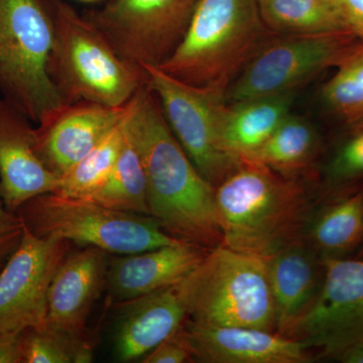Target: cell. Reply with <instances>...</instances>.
Returning a JSON list of instances; mask_svg holds the SVG:
<instances>
[{
    "label": "cell",
    "mask_w": 363,
    "mask_h": 363,
    "mask_svg": "<svg viewBox=\"0 0 363 363\" xmlns=\"http://www.w3.org/2000/svg\"><path fill=\"white\" fill-rule=\"evenodd\" d=\"M321 290L286 332L321 357L335 358L363 343V259L326 257Z\"/></svg>",
    "instance_id": "11"
},
{
    "label": "cell",
    "mask_w": 363,
    "mask_h": 363,
    "mask_svg": "<svg viewBox=\"0 0 363 363\" xmlns=\"http://www.w3.org/2000/svg\"><path fill=\"white\" fill-rule=\"evenodd\" d=\"M215 206L222 245L267 259L302 238L314 204L297 178L241 162L215 188Z\"/></svg>",
    "instance_id": "2"
},
{
    "label": "cell",
    "mask_w": 363,
    "mask_h": 363,
    "mask_svg": "<svg viewBox=\"0 0 363 363\" xmlns=\"http://www.w3.org/2000/svg\"><path fill=\"white\" fill-rule=\"evenodd\" d=\"M21 351L23 363H86L92 359V348L83 336L48 326L23 332Z\"/></svg>",
    "instance_id": "27"
},
{
    "label": "cell",
    "mask_w": 363,
    "mask_h": 363,
    "mask_svg": "<svg viewBox=\"0 0 363 363\" xmlns=\"http://www.w3.org/2000/svg\"><path fill=\"white\" fill-rule=\"evenodd\" d=\"M332 185L345 186L363 176V128L339 147L327 171Z\"/></svg>",
    "instance_id": "28"
},
{
    "label": "cell",
    "mask_w": 363,
    "mask_h": 363,
    "mask_svg": "<svg viewBox=\"0 0 363 363\" xmlns=\"http://www.w3.org/2000/svg\"><path fill=\"white\" fill-rule=\"evenodd\" d=\"M327 105L348 123L363 121V44L355 45L323 88Z\"/></svg>",
    "instance_id": "26"
},
{
    "label": "cell",
    "mask_w": 363,
    "mask_h": 363,
    "mask_svg": "<svg viewBox=\"0 0 363 363\" xmlns=\"http://www.w3.org/2000/svg\"><path fill=\"white\" fill-rule=\"evenodd\" d=\"M69 241L39 236L28 226L0 272V335L47 326L52 279L68 255Z\"/></svg>",
    "instance_id": "12"
},
{
    "label": "cell",
    "mask_w": 363,
    "mask_h": 363,
    "mask_svg": "<svg viewBox=\"0 0 363 363\" xmlns=\"http://www.w3.org/2000/svg\"><path fill=\"white\" fill-rule=\"evenodd\" d=\"M176 288L187 319L194 323L276 332L266 259L221 243Z\"/></svg>",
    "instance_id": "3"
},
{
    "label": "cell",
    "mask_w": 363,
    "mask_h": 363,
    "mask_svg": "<svg viewBox=\"0 0 363 363\" xmlns=\"http://www.w3.org/2000/svg\"><path fill=\"white\" fill-rule=\"evenodd\" d=\"M293 101L290 92L227 106L221 128L224 150L236 161L247 160L290 116Z\"/></svg>",
    "instance_id": "21"
},
{
    "label": "cell",
    "mask_w": 363,
    "mask_h": 363,
    "mask_svg": "<svg viewBox=\"0 0 363 363\" xmlns=\"http://www.w3.org/2000/svg\"><path fill=\"white\" fill-rule=\"evenodd\" d=\"M107 252L85 247L67 255L60 264L48 295L47 326L83 336L88 315L106 283Z\"/></svg>",
    "instance_id": "16"
},
{
    "label": "cell",
    "mask_w": 363,
    "mask_h": 363,
    "mask_svg": "<svg viewBox=\"0 0 363 363\" xmlns=\"http://www.w3.org/2000/svg\"><path fill=\"white\" fill-rule=\"evenodd\" d=\"M177 335L193 360L206 363H309L315 355L300 341L250 327L205 326L186 320Z\"/></svg>",
    "instance_id": "13"
},
{
    "label": "cell",
    "mask_w": 363,
    "mask_h": 363,
    "mask_svg": "<svg viewBox=\"0 0 363 363\" xmlns=\"http://www.w3.org/2000/svg\"><path fill=\"white\" fill-rule=\"evenodd\" d=\"M25 222L7 209L0 192V257L20 242Z\"/></svg>",
    "instance_id": "30"
},
{
    "label": "cell",
    "mask_w": 363,
    "mask_h": 363,
    "mask_svg": "<svg viewBox=\"0 0 363 363\" xmlns=\"http://www.w3.org/2000/svg\"><path fill=\"white\" fill-rule=\"evenodd\" d=\"M125 111L126 105L111 107L85 101L63 105L35 128L40 159L61 177L121 123Z\"/></svg>",
    "instance_id": "15"
},
{
    "label": "cell",
    "mask_w": 363,
    "mask_h": 363,
    "mask_svg": "<svg viewBox=\"0 0 363 363\" xmlns=\"http://www.w3.org/2000/svg\"><path fill=\"white\" fill-rule=\"evenodd\" d=\"M199 0H112L91 21L133 65L161 66L185 35Z\"/></svg>",
    "instance_id": "9"
},
{
    "label": "cell",
    "mask_w": 363,
    "mask_h": 363,
    "mask_svg": "<svg viewBox=\"0 0 363 363\" xmlns=\"http://www.w3.org/2000/svg\"><path fill=\"white\" fill-rule=\"evenodd\" d=\"M276 312V333L286 332L311 308L324 279L323 259L304 236L267 259Z\"/></svg>",
    "instance_id": "18"
},
{
    "label": "cell",
    "mask_w": 363,
    "mask_h": 363,
    "mask_svg": "<svg viewBox=\"0 0 363 363\" xmlns=\"http://www.w3.org/2000/svg\"><path fill=\"white\" fill-rule=\"evenodd\" d=\"M337 359L345 363H363V343L348 348Z\"/></svg>",
    "instance_id": "33"
},
{
    "label": "cell",
    "mask_w": 363,
    "mask_h": 363,
    "mask_svg": "<svg viewBox=\"0 0 363 363\" xmlns=\"http://www.w3.org/2000/svg\"><path fill=\"white\" fill-rule=\"evenodd\" d=\"M30 121L9 100L0 99V192L11 212L60 187V177L40 159Z\"/></svg>",
    "instance_id": "14"
},
{
    "label": "cell",
    "mask_w": 363,
    "mask_h": 363,
    "mask_svg": "<svg viewBox=\"0 0 363 363\" xmlns=\"http://www.w3.org/2000/svg\"><path fill=\"white\" fill-rule=\"evenodd\" d=\"M84 200L111 209L150 216L145 169L125 131L123 150L111 175Z\"/></svg>",
    "instance_id": "24"
},
{
    "label": "cell",
    "mask_w": 363,
    "mask_h": 363,
    "mask_svg": "<svg viewBox=\"0 0 363 363\" xmlns=\"http://www.w3.org/2000/svg\"><path fill=\"white\" fill-rule=\"evenodd\" d=\"M357 259H363V245L360 247L359 250L357 252Z\"/></svg>",
    "instance_id": "34"
},
{
    "label": "cell",
    "mask_w": 363,
    "mask_h": 363,
    "mask_svg": "<svg viewBox=\"0 0 363 363\" xmlns=\"http://www.w3.org/2000/svg\"><path fill=\"white\" fill-rule=\"evenodd\" d=\"M211 248L180 240L145 252L116 257L109 262L106 284L112 297L133 300L178 285Z\"/></svg>",
    "instance_id": "17"
},
{
    "label": "cell",
    "mask_w": 363,
    "mask_h": 363,
    "mask_svg": "<svg viewBox=\"0 0 363 363\" xmlns=\"http://www.w3.org/2000/svg\"><path fill=\"white\" fill-rule=\"evenodd\" d=\"M23 206L21 219L37 235L55 236L111 255L145 252L181 240L149 215L111 209L56 193L38 196Z\"/></svg>",
    "instance_id": "7"
},
{
    "label": "cell",
    "mask_w": 363,
    "mask_h": 363,
    "mask_svg": "<svg viewBox=\"0 0 363 363\" xmlns=\"http://www.w3.org/2000/svg\"><path fill=\"white\" fill-rule=\"evenodd\" d=\"M143 69L145 85L156 95L177 140L198 171L216 188L240 164L222 145L227 90L188 84L160 67Z\"/></svg>",
    "instance_id": "8"
},
{
    "label": "cell",
    "mask_w": 363,
    "mask_h": 363,
    "mask_svg": "<svg viewBox=\"0 0 363 363\" xmlns=\"http://www.w3.org/2000/svg\"><path fill=\"white\" fill-rule=\"evenodd\" d=\"M21 334L0 335V363L23 362L21 351Z\"/></svg>",
    "instance_id": "32"
},
{
    "label": "cell",
    "mask_w": 363,
    "mask_h": 363,
    "mask_svg": "<svg viewBox=\"0 0 363 363\" xmlns=\"http://www.w3.org/2000/svg\"><path fill=\"white\" fill-rule=\"evenodd\" d=\"M123 126L142 160L150 216L178 240L221 245L215 187L191 161L147 85L126 104Z\"/></svg>",
    "instance_id": "1"
},
{
    "label": "cell",
    "mask_w": 363,
    "mask_h": 363,
    "mask_svg": "<svg viewBox=\"0 0 363 363\" xmlns=\"http://www.w3.org/2000/svg\"><path fill=\"white\" fill-rule=\"evenodd\" d=\"M351 33H302L274 40L257 52L226 99L240 104L255 98L293 92L320 72L338 66L354 47Z\"/></svg>",
    "instance_id": "10"
},
{
    "label": "cell",
    "mask_w": 363,
    "mask_h": 363,
    "mask_svg": "<svg viewBox=\"0 0 363 363\" xmlns=\"http://www.w3.org/2000/svg\"><path fill=\"white\" fill-rule=\"evenodd\" d=\"M59 0H0V90L39 124L67 104L49 73Z\"/></svg>",
    "instance_id": "6"
},
{
    "label": "cell",
    "mask_w": 363,
    "mask_h": 363,
    "mask_svg": "<svg viewBox=\"0 0 363 363\" xmlns=\"http://www.w3.org/2000/svg\"><path fill=\"white\" fill-rule=\"evenodd\" d=\"M303 236L322 259L357 252L363 245V185L347 186L314 204Z\"/></svg>",
    "instance_id": "20"
},
{
    "label": "cell",
    "mask_w": 363,
    "mask_h": 363,
    "mask_svg": "<svg viewBox=\"0 0 363 363\" xmlns=\"http://www.w3.org/2000/svg\"><path fill=\"white\" fill-rule=\"evenodd\" d=\"M124 143L123 121L96 147L60 177L56 194L84 199L111 175Z\"/></svg>",
    "instance_id": "25"
},
{
    "label": "cell",
    "mask_w": 363,
    "mask_h": 363,
    "mask_svg": "<svg viewBox=\"0 0 363 363\" xmlns=\"http://www.w3.org/2000/svg\"><path fill=\"white\" fill-rule=\"evenodd\" d=\"M318 143L316 131L311 124L290 114L271 138L242 162L264 164L281 175L296 178L312 164Z\"/></svg>",
    "instance_id": "23"
},
{
    "label": "cell",
    "mask_w": 363,
    "mask_h": 363,
    "mask_svg": "<svg viewBox=\"0 0 363 363\" xmlns=\"http://www.w3.org/2000/svg\"><path fill=\"white\" fill-rule=\"evenodd\" d=\"M264 25L257 0H199L180 44L159 67L188 84L227 90Z\"/></svg>",
    "instance_id": "5"
},
{
    "label": "cell",
    "mask_w": 363,
    "mask_h": 363,
    "mask_svg": "<svg viewBox=\"0 0 363 363\" xmlns=\"http://www.w3.org/2000/svg\"><path fill=\"white\" fill-rule=\"evenodd\" d=\"M348 30L363 42V0H335Z\"/></svg>",
    "instance_id": "31"
},
{
    "label": "cell",
    "mask_w": 363,
    "mask_h": 363,
    "mask_svg": "<svg viewBox=\"0 0 363 363\" xmlns=\"http://www.w3.org/2000/svg\"><path fill=\"white\" fill-rule=\"evenodd\" d=\"M194 362L185 344L182 342L177 333L162 341L157 347L145 355V363H184Z\"/></svg>",
    "instance_id": "29"
},
{
    "label": "cell",
    "mask_w": 363,
    "mask_h": 363,
    "mask_svg": "<svg viewBox=\"0 0 363 363\" xmlns=\"http://www.w3.org/2000/svg\"><path fill=\"white\" fill-rule=\"evenodd\" d=\"M123 303L114 336V353L121 362L145 357L187 320L176 286Z\"/></svg>",
    "instance_id": "19"
},
{
    "label": "cell",
    "mask_w": 363,
    "mask_h": 363,
    "mask_svg": "<svg viewBox=\"0 0 363 363\" xmlns=\"http://www.w3.org/2000/svg\"><path fill=\"white\" fill-rule=\"evenodd\" d=\"M260 18L276 32L350 33L335 0H257Z\"/></svg>",
    "instance_id": "22"
},
{
    "label": "cell",
    "mask_w": 363,
    "mask_h": 363,
    "mask_svg": "<svg viewBox=\"0 0 363 363\" xmlns=\"http://www.w3.org/2000/svg\"><path fill=\"white\" fill-rule=\"evenodd\" d=\"M49 73L67 104L123 107L145 85L143 69L121 58L96 26L63 0L57 4Z\"/></svg>",
    "instance_id": "4"
},
{
    "label": "cell",
    "mask_w": 363,
    "mask_h": 363,
    "mask_svg": "<svg viewBox=\"0 0 363 363\" xmlns=\"http://www.w3.org/2000/svg\"><path fill=\"white\" fill-rule=\"evenodd\" d=\"M81 1L93 2V1H98V0H81Z\"/></svg>",
    "instance_id": "35"
}]
</instances>
